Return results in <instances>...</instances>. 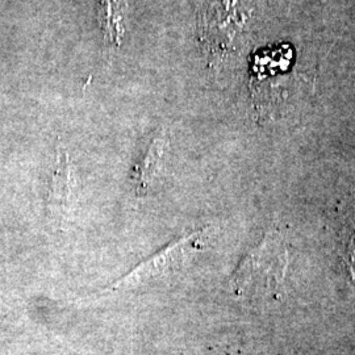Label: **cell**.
<instances>
[{"label": "cell", "instance_id": "1", "mask_svg": "<svg viewBox=\"0 0 355 355\" xmlns=\"http://www.w3.org/2000/svg\"><path fill=\"white\" fill-rule=\"evenodd\" d=\"M287 267V252L279 234H267L248 254L233 277V290L242 297H262L277 291Z\"/></svg>", "mask_w": 355, "mask_h": 355}, {"label": "cell", "instance_id": "2", "mask_svg": "<svg viewBox=\"0 0 355 355\" xmlns=\"http://www.w3.org/2000/svg\"><path fill=\"white\" fill-rule=\"evenodd\" d=\"M207 229L195 232L190 236L183 237L182 240L168 245L164 250L153 255L152 258L133 268L124 278L114 282L108 288V291L130 290L144 283L159 279L167 272L175 271L190 258L192 253H195L200 248L203 242L202 239L207 234Z\"/></svg>", "mask_w": 355, "mask_h": 355}, {"label": "cell", "instance_id": "3", "mask_svg": "<svg viewBox=\"0 0 355 355\" xmlns=\"http://www.w3.org/2000/svg\"><path fill=\"white\" fill-rule=\"evenodd\" d=\"M79 198V180L76 175L74 166L64 148H57L55 170L51 180L49 193V211L51 215L58 221L64 223L69 220L71 211Z\"/></svg>", "mask_w": 355, "mask_h": 355}, {"label": "cell", "instance_id": "4", "mask_svg": "<svg viewBox=\"0 0 355 355\" xmlns=\"http://www.w3.org/2000/svg\"><path fill=\"white\" fill-rule=\"evenodd\" d=\"M167 142H168V139L166 136V132L162 130L150 142L144 158L141 159L140 165L136 171V195H137V198H142L148 193L154 179L159 174V171L164 166Z\"/></svg>", "mask_w": 355, "mask_h": 355}]
</instances>
